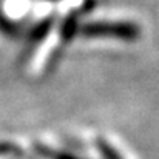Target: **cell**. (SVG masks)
Masks as SVG:
<instances>
[{"mask_svg":"<svg viewBox=\"0 0 159 159\" xmlns=\"http://www.w3.org/2000/svg\"><path fill=\"white\" fill-rule=\"evenodd\" d=\"M80 26H79V22H77V16L76 14H70L63 23H62V28H60V36L63 39V42H70L77 33H79Z\"/></svg>","mask_w":159,"mask_h":159,"instance_id":"cell-3","label":"cell"},{"mask_svg":"<svg viewBox=\"0 0 159 159\" xmlns=\"http://www.w3.org/2000/svg\"><path fill=\"white\" fill-rule=\"evenodd\" d=\"M0 30H2L3 33L9 34V36H14V34L19 33L17 25H16L12 20H9V19H8L5 14H2V12H0Z\"/></svg>","mask_w":159,"mask_h":159,"instance_id":"cell-5","label":"cell"},{"mask_svg":"<svg viewBox=\"0 0 159 159\" xmlns=\"http://www.w3.org/2000/svg\"><path fill=\"white\" fill-rule=\"evenodd\" d=\"M0 155H11V156H22V150L19 147H16L14 144H8V142H2L0 144Z\"/></svg>","mask_w":159,"mask_h":159,"instance_id":"cell-7","label":"cell"},{"mask_svg":"<svg viewBox=\"0 0 159 159\" xmlns=\"http://www.w3.org/2000/svg\"><path fill=\"white\" fill-rule=\"evenodd\" d=\"M37 150H39L37 152L39 155H42V156H45L48 159H82L79 156H76V155H71V153H66V152H54L51 148L42 147V145H37Z\"/></svg>","mask_w":159,"mask_h":159,"instance_id":"cell-4","label":"cell"},{"mask_svg":"<svg viewBox=\"0 0 159 159\" xmlns=\"http://www.w3.org/2000/svg\"><path fill=\"white\" fill-rule=\"evenodd\" d=\"M79 33L91 39H117L124 42H134L141 37V28L136 23L125 20H96L84 23Z\"/></svg>","mask_w":159,"mask_h":159,"instance_id":"cell-1","label":"cell"},{"mask_svg":"<svg viewBox=\"0 0 159 159\" xmlns=\"http://www.w3.org/2000/svg\"><path fill=\"white\" fill-rule=\"evenodd\" d=\"M54 25V17H47V19H43V20H40L36 26H33V30L30 31V34H28V43L30 45H39L48 34H50V31H51V28H53Z\"/></svg>","mask_w":159,"mask_h":159,"instance_id":"cell-2","label":"cell"},{"mask_svg":"<svg viewBox=\"0 0 159 159\" xmlns=\"http://www.w3.org/2000/svg\"><path fill=\"white\" fill-rule=\"evenodd\" d=\"M98 147H99L102 156H104L105 159H122L120 158V155H119V153H117L110 144H107L105 141H98Z\"/></svg>","mask_w":159,"mask_h":159,"instance_id":"cell-6","label":"cell"}]
</instances>
